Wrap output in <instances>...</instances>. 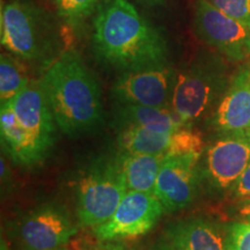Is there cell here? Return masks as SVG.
<instances>
[{
  "label": "cell",
  "instance_id": "11",
  "mask_svg": "<svg viewBox=\"0 0 250 250\" xmlns=\"http://www.w3.org/2000/svg\"><path fill=\"white\" fill-rule=\"evenodd\" d=\"M201 158L195 154L166 156L153 190L166 212L183 210L193 202L201 181Z\"/></svg>",
  "mask_w": 250,
  "mask_h": 250
},
{
  "label": "cell",
  "instance_id": "23",
  "mask_svg": "<svg viewBox=\"0 0 250 250\" xmlns=\"http://www.w3.org/2000/svg\"><path fill=\"white\" fill-rule=\"evenodd\" d=\"M219 11L250 27V0H205Z\"/></svg>",
  "mask_w": 250,
  "mask_h": 250
},
{
  "label": "cell",
  "instance_id": "10",
  "mask_svg": "<svg viewBox=\"0 0 250 250\" xmlns=\"http://www.w3.org/2000/svg\"><path fill=\"white\" fill-rule=\"evenodd\" d=\"M78 228L61 206L48 204L28 213L17 230L21 250H54L62 248L76 235Z\"/></svg>",
  "mask_w": 250,
  "mask_h": 250
},
{
  "label": "cell",
  "instance_id": "16",
  "mask_svg": "<svg viewBox=\"0 0 250 250\" xmlns=\"http://www.w3.org/2000/svg\"><path fill=\"white\" fill-rule=\"evenodd\" d=\"M118 126H143L152 130L174 132L184 126L173 110L167 107H148L137 104H118L115 111Z\"/></svg>",
  "mask_w": 250,
  "mask_h": 250
},
{
  "label": "cell",
  "instance_id": "27",
  "mask_svg": "<svg viewBox=\"0 0 250 250\" xmlns=\"http://www.w3.org/2000/svg\"><path fill=\"white\" fill-rule=\"evenodd\" d=\"M149 250H176V249L173 248V247H171L169 243L166 241V240L162 239L159 242H156L155 245L153 246Z\"/></svg>",
  "mask_w": 250,
  "mask_h": 250
},
{
  "label": "cell",
  "instance_id": "18",
  "mask_svg": "<svg viewBox=\"0 0 250 250\" xmlns=\"http://www.w3.org/2000/svg\"><path fill=\"white\" fill-rule=\"evenodd\" d=\"M173 132L152 130L143 126L121 127L117 145L121 153L159 154L167 153Z\"/></svg>",
  "mask_w": 250,
  "mask_h": 250
},
{
  "label": "cell",
  "instance_id": "1",
  "mask_svg": "<svg viewBox=\"0 0 250 250\" xmlns=\"http://www.w3.org/2000/svg\"><path fill=\"white\" fill-rule=\"evenodd\" d=\"M92 42L96 59L116 70L167 64V41L129 0H110L100 8L93 22Z\"/></svg>",
  "mask_w": 250,
  "mask_h": 250
},
{
  "label": "cell",
  "instance_id": "30",
  "mask_svg": "<svg viewBox=\"0 0 250 250\" xmlns=\"http://www.w3.org/2000/svg\"><path fill=\"white\" fill-rule=\"evenodd\" d=\"M249 132H250V129H249Z\"/></svg>",
  "mask_w": 250,
  "mask_h": 250
},
{
  "label": "cell",
  "instance_id": "3",
  "mask_svg": "<svg viewBox=\"0 0 250 250\" xmlns=\"http://www.w3.org/2000/svg\"><path fill=\"white\" fill-rule=\"evenodd\" d=\"M57 22L49 11L30 0H8L0 12V42L21 61H43L57 43Z\"/></svg>",
  "mask_w": 250,
  "mask_h": 250
},
{
  "label": "cell",
  "instance_id": "6",
  "mask_svg": "<svg viewBox=\"0 0 250 250\" xmlns=\"http://www.w3.org/2000/svg\"><path fill=\"white\" fill-rule=\"evenodd\" d=\"M203 154L201 180L211 191L228 192L250 165V132L220 134Z\"/></svg>",
  "mask_w": 250,
  "mask_h": 250
},
{
  "label": "cell",
  "instance_id": "17",
  "mask_svg": "<svg viewBox=\"0 0 250 250\" xmlns=\"http://www.w3.org/2000/svg\"><path fill=\"white\" fill-rule=\"evenodd\" d=\"M166 153L142 154L121 153L117 156L126 180L127 191L153 192L161 166L166 160Z\"/></svg>",
  "mask_w": 250,
  "mask_h": 250
},
{
  "label": "cell",
  "instance_id": "21",
  "mask_svg": "<svg viewBox=\"0 0 250 250\" xmlns=\"http://www.w3.org/2000/svg\"><path fill=\"white\" fill-rule=\"evenodd\" d=\"M98 0H56L58 17L68 23H78L92 13Z\"/></svg>",
  "mask_w": 250,
  "mask_h": 250
},
{
  "label": "cell",
  "instance_id": "20",
  "mask_svg": "<svg viewBox=\"0 0 250 250\" xmlns=\"http://www.w3.org/2000/svg\"><path fill=\"white\" fill-rule=\"evenodd\" d=\"M205 151V142L201 132L192 126H182L171 133L170 143L168 146V156L195 154L203 155Z\"/></svg>",
  "mask_w": 250,
  "mask_h": 250
},
{
  "label": "cell",
  "instance_id": "24",
  "mask_svg": "<svg viewBox=\"0 0 250 250\" xmlns=\"http://www.w3.org/2000/svg\"><path fill=\"white\" fill-rule=\"evenodd\" d=\"M229 195L234 201L243 202L250 199V165L247 167V169L243 171V174L240 176V179L234 183V186L230 188Z\"/></svg>",
  "mask_w": 250,
  "mask_h": 250
},
{
  "label": "cell",
  "instance_id": "19",
  "mask_svg": "<svg viewBox=\"0 0 250 250\" xmlns=\"http://www.w3.org/2000/svg\"><path fill=\"white\" fill-rule=\"evenodd\" d=\"M30 79L21 64L20 58L1 54L0 57V101H12L28 86Z\"/></svg>",
  "mask_w": 250,
  "mask_h": 250
},
{
  "label": "cell",
  "instance_id": "22",
  "mask_svg": "<svg viewBox=\"0 0 250 250\" xmlns=\"http://www.w3.org/2000/svg\"><path fill=\"white\" fill-rule=\"evenodd\" d=\"M224 250H250V221H235L225 229Z\"/></svg>",
  "mask_w": 250,
  "mask_h": 250
},
{
  "label": "cell",
  "instance_id": "12",
  "mask_svg": "<svg viewBox=\"0 0 250 250\" xmlns=\"http://www.w3.org/2000/svg\"><path fill=\"white\" fill-rule=\"evenodd\" d=\"M13 107L20 124L44 159L55 144L56 121L41 81L30 80L26 88L13 100Z\"/></svg>",
  "mask_w": 250,
  "mask_h": 250
},
{
  "label": "cell",
  "instance_id": "28",
  "mask_svg": "<svg viewBox=\"0 0 250 250\" xmlns=\"http://www.w3.org/2000/svg\"><path fill=\"white\" fill-rule=\"evenodd\" d=\"M142 1L149 5H162L164 2L167 1V0H142Z\"/></svg>",
  "mask_w": 250,
  "mask_h": 250
},
{
  "label": "cell",
  "instance_id": "2",
  "mask_svg": "<svg viewBox=\"0 0 250 250\" xmlns=\"http://www.w3.org/2000/svg\"><path fill=\"white\" fill-rule=\"evenodd\" d=\"M40 81L56 124L67 137L89 133L103 123L101 88L77 51L62 52Z\"/></svg>",
  "mask_w": 250,
  "mask_h": 250
},
{
  "label": "cell",
  "instance_id": "8",
  "mask_svg": "<svg viewBox=\"0 0 250 250\" xmlns=\"http://www.w3.org/2000/svg\"><path fill=\"white\" fill-rule=\"evenodd\" d=\"M164 212V206L153 192L129 190L111 218L93 228L94 235L100 241L137 239L147 234Z\"/></svg>",
  "mask_w": 250,
  "mask_h": 250
},
{
  "label": "cell",
  "instance_id": "7",
  "mask_svg": "<svg viewBox=\"0 0 250 250\" xmlns=\"http://www.w3.org/2000/svg\"><path fill=\"white\" fill-rule=\"evenodd\" d=\"M193 29L199 40L228 61L240 62L250 57V27L228 17L205 0H196Z\"/></svg>",
  "mask_w": 250,
  "mask_h": 250
},
{
  "label": "cell",
  "instance_id": "13",
  "mask_svg": "<svg viewBox=\"0 0 250 250\" xmlns=\"http://www.w3.org/2000/svg\"><path fill=\"white\" fill-rule=\"evenodd\" d=\"M210 124L220 134L250 129V66L232 77L229 85L212 112Z\"/></svg>",
  "mask_w": 250,
  "mask_h": 250
},
{
  "label": "cell",
  "instance_id": "25",
  "mask_svg": "<svg viewBox=\"0 0 250 250\" xmlns=\"http://www.w3.org/2000/svg\"><path fill=\"white\" fill-rule=\"evenodd\" d=\"M80 250H126L123 246L114 243V241H101L95 245L83 247Z\"/></svg>",
  "mask_w": 250,
  "mask_h": 250
},
{
  "label": "cell",
  "instance_id": "29",
  "mask_svg": "<svg viewBox=\"0 0 250 250\" xmlns=\"http://www.w3.org/2000/svg\"><path fill=\"white\" fill-rule=\"evenodd\" d=\"M54 250H68V249L65 248V247H62V248H57V249H54Z\"/></svg>",
  "mask_w": 250,
  "mask_h": 250
},
{
  "label": "cell",
  "instance_id": "4",
  "mask_svg": "<svg viewBox=\"0 0 250 250\" xmlns=\"http://www.w3.org/2000/svg\"><path fill=\"white\" fill-rule=\"evenodd\" d=\"M230 79L223 59L213 55H201L189 66L177 72L171 110L184 126H192L214 110Z\"/></svg>",
  "mask_w": 250,
  "mask_h": 250
},
{
  "label": "cell",
  "instance_id": "15",
  "mask_svg": "<svg viewBox=\"0 0 250 250\" xmlns=\"http://www.w3.org/2000/svg\"><path fill=\"white\" fill-rule=\"evenodd\" d=\"M0 134L5 151L12 160L22 166L35 165L43 160L33 140L15 115L13 100L1 103L0 107Z\"/></svg>",
  "mask_w": 250,
  "mask_h": 250
},
{
  "label": "cell",
  "instance_id": "14",
  "mask_svg": "<svg viewBox=\"0 0 250 250\" xmlns=\"http://www.w3.org/2000/svg\"><path fill=\"white\" fill-rule=\"evenodd\" d=\"M176 250H224L225 230L205 218H188L166 227L164 237Z\"/></svg>",
  "mask_w": 250,
  "mask_h": 250
},
{
  "label": "cell",
  "instance_id": "26",
  "mask_svg": "<svg viewBox=\"0 0 250 250\" xmlns=\"http://www.w3.org/2000/svg\"><path fill=\"white\" fill-rule=\"evenodd\" d=\"M236 215L243 220L250 221V199L243 202H237L236 204Z\"/></svg>",
  "mask_w": 250,
  "mask_h": 250
},
{
  "label": "cell",
  "instance_id": "5",
  "mask_svg": "<svg viewBox=\"0 0 250 250\" xmlns=\"http://www.w3.org/2000/svg\"><path fill=\"white\" fill-rule=\"evenodd\" d=\"M126 192V180L118 158L93 164L76 187L77 217L81 226L94 228L105 223Z\"/></svg>",
  "mask_w": 250,
  "mask_h": 250
},
{
  "label": "cell",
  "instance_id": "9",
  "mask_svg": "<svg viewBox=\"0 0 250 250\" xmlns=\"http://www.w3.org/2000/svg\"><path fill=\"white\" fill-rule=\"evenodd\" d=\"M177 72L168 64L123 72L111 87L118 104L167 107L171 102Z\"/></svg>",
  "mask_w": 250,
  "mask_h": 250
}]
</instances>
